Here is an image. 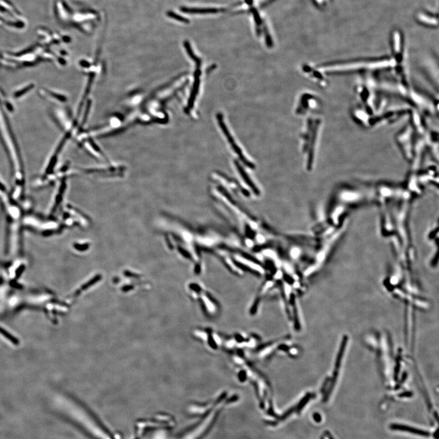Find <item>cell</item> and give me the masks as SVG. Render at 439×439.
Segmentation results:
<instances>
[{
    "mask_svg": "<svg viewBox=\"0 0 439 439\" xmlns=\"http://www.w3.org/2000/svg\"><path fill=\"white\" fill-rule=\"evenodd\" d=\"M394 63L392 60H359L351 62H343L331 63V64L323 65L320 68H323L324 72L327 74H336V73L348 72L351 71H363L367 70L380 69V68H389L394 67Z\"/></svg>",
    "mask_w": 439,
    "mask_h": 439,
    "instance_id": "1",
    "label": "cell"
},
{
    "mask_svg": "<svg viewBox=\"0 0 439 439\" xmlns=\"http://www.w3.org/2000/svg\"><path fill=\"white\" fill-rule=\"evenodd\" d=\"M217 121H218V123L219 124L220 127L221 129V131H223V133L225 135L227 140H228V142L230 143L232 148L233 149V150L235 151V152L238 154V155L240 156L241 160L245 162L246 164L249 166H250V163H248V161L246 160V159L244 158L242 153H241V151L240 148L239 147V146L237 145L236 143L235 140L233 138V137L232 136L230 132H229L228 128L226 125V124L224 123L223 116L220 113H219L217 115Z\"/></svg>",
    "mask_w": 439,
    "mask_h": 439,
    "instance_id": "2",
    "label": "cell"
},
{
    "mask_svg": "<svg viewBox=\"0 0 439 439\" xmlns=\"http://www.w3.org/2000/svg\"><path fill=\"white\" fill-rule=\"evenodd\" d=\"M0 334L2 336H4V338H6L7 340L11 341V342L14 344V345H18L19 343L18 339L15 338L11 333H8V331H7L6 329L2 328L1 326H0Z\"/></svg>",
    "mask_w": 439,
    "mask_h": 439,
    "instance_id": "3",
    "label": "cell"
},
{
    "mask_svg": "<svg viewBox=\"0 0 439 439\" xmlns=\"http://www.w3.org/2000/svg\"><path fill=\"white\" fill-rule=\"evenodd\" d=\"M394 429H399V430L407 431V432H412V433H415L416 434H418L419 435H423L426 436V433L424 431H420L419 430H417L416 429H412L411 428H409V427L403 426H394Z\"/></svg>",
    "mask_w": 439,
    "mask_h": 439,
    "instance_id": "4",
    "label": "cell"
},
{
    "mask_svg": "<svg viewBox=\"0 0 439 439\" xmlns=\"http://www.w3.org/2000/svg\"><path fill=\"white\" fill-rule=\"evenodd\" d=\"M167 16L170 17V18L174 19L177 20L178 21L184 22V23H186L189 21L187 20V19L184 18L181 16H178V14H175L174 12H167Z\"/></svg>",
    "mask_w": 439,
    "mask_h": 439,
    "instance_id": "5",
    "label": "cell"
}]
</instances>
